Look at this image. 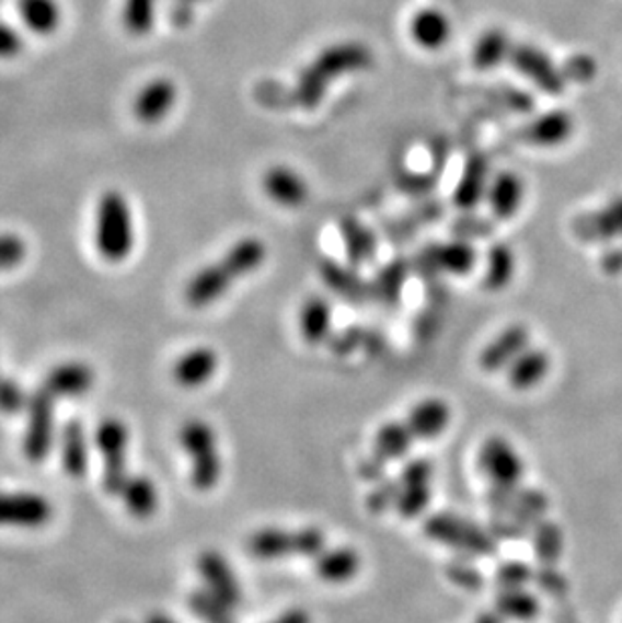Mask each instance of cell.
<instances>
[{"label":"cell","instance_id":"cell-1","mask_svg":"<svg viewBox=\"0 0 622 623\" xmlns=\"http://www.w3.org/2000/svg\"><path fill=\"white\" fill-rule=\"evenodd\" d=\"M453 424V407L442 397H425L401 420L378 430L370 454L364 460L362 476L378 478L392 462L404 459L413 446L441 438Z\"/></svg>","mask_w":622,"mask_h":623},{"label":"cell","instance_id":"cell-2","mask_svg":"<svg viewBox=\"0 0 622 623\" xmlns=\"http://www.w3.org/2000/svg\"><path fill=\"white\" fill-rule=\"evenodd\" d=\"M375 65V51L362 41H337L318 53L310 64L301 67L293 88L291 100L299 109H318L327 91L346 77L364 73Z\"/></svg>","mask_w":622,"mask_h":623},{"label":"cell","instance_id":"cell-3","mask_svg":"<svg viewBox=\"0 0 622 623\" xmlns=\"http://www.w3.org/2000/svg\"><path fill=\"white\" fill-rule=\"evenodd\" d=\"M269 258L267 242L260 236H243L231 244L224 255L198 268L184 287V299L193 309H207L219 303L233 289L234 282L255 275Z\"/></svg>","mask_w":622,"mask_h":623},{"label":"cell","instance_id":"cell-4","mask_svg":"<svg viewBox=\"0 0 622 623\" xmlns=\"http://www.w3.org/2000/svg\"><path fill=\"white\" fill-rule=\"evenodd\" d=\"M327 547V537L320 527H263L246 539V553L255 559H313Z\"/></svg>","mask_w":622,"mask_h":623},{"label":"cell","instance_id":"cell-5","mask_svg":"<svg viewBox=\"0 0 622 623\" xmlns=\"http://www.w3.org/2000/svg\"><path fill=\"white\" fill-rule=\"evenodd\" d=\"M178 442L191 459V484L200 493H210L221 483L222 464L219 434L207 420L193 418L181 426Z\"/></svg>","mask_w":622,"mask_h":623},{"label":"cell","instance_id":"cell-6","mask_svg":"<svg viewBox=\"0 0 622 623\" xmlns=\"http://www.w3.org/2000/svg\"><path fill=\"white\" fill-rule=\"evenodd\" d=\"M95 246L107 263H122L134 249L130 204L124 194L105 192L95 210Z\"/></svg>","mask_w":622,"mask_h":623},{"label":"cell","instance_id":"cell-7","mask_svg":"<svg viewBox=\"0 0 622 623\" xmlns=\"http://www.w3.org/2000/svg\"><path fill=\"white\" fill-rule=\"evenodd\" d=\"M480 471L492 483L495 495L518 491L526 476V462L518 448L504 436H489L480 448Z\"/></svg>","mask_w":622,"mask_h":623},{"label":"cell","instance_id":"cell-8","mask_svg":"<svg viewBox=\"0 0 622 623\" xmlns=\"http://www.w3.org/2000/svg\"><path fill=\"white\" fill-rule=\"evenodd\" d=\"M425 534L445 547L461 551L466 555H475V557H487L497 551L492 534L466 519L454 517L451 512L433 515L430 519H427Z\"/></svg>","mask_w":622,"mask_h":623},{"label":"cell","instance_id":"cell-9","mask_svg":"<svg viewBox=\"0 0 622 623\" xmlns=\"http://www.w3.org/2000/svg\"><path fill=\"white\" fill-rule=\"evenodd\" d=\"M128 445L130 432L128 426L117 418H107L95 430V448L104 460L102 484L105 493L117 495L130 478L128 474Z\"/></svg>","mask_w":622,"mask_h":623},{"label":"cell","instance_id":"cell-10","mask_svg":"<svg viewBox=\"0 0 622 623\" xmlns=\"http://www.w3.org/2000/svg\"><path fill=\"white\" fill-rule=\"evenodd\" d=\"M433 483H435V466L433 460L415 459L402 466L396 476L399 498L394 510L402 519L413 521L425 515L433 500Z\"/></svg>","mask_w":622,"mask_h":623},{"label":"cell","instance_id":"cell-11","mask_svg":"<svg viewBox=\"0 0 622 623\" xmlns=\"http://www.w3.org/2000/svg\"><path fill=\"white\" fill-rule=\"evenodd\" d=\"M261 191L277 208L299 210L310 203L311 186L298 168L272 164L261 174Z\"/></svg>","mask_w":622,"mask_h":623},{"label":"cell","instance_id":"cell-12","mask_svg":"<svg viewBox=\"0 0 622 623\" xmlns=\"http://www.w3.org/2000/svg\"><path fill=\"white\" fill-rule=\"evenodd\" d=\"M55 400L45 388L28 397L26 406L25 454L33 462L47 459L53 446V424H55Z\"/></svg>","mask_w":622,"mask_h":623},{"label":"cell","instance_id":"cell-13","mask_svg":"<svg viewBox=\"0 0 622 623\" xmlns=\"http://www.w3.org/2000/svg\"><path fill=\"white\" fill-rule=\"evenodd\" d=\"M196 572L203 581V589L221 599L222 603L237 610L243 603V586L234 573L233 565L219 551H203L196 559Z\"/></svg>","mask_w":622,"mask_h":623},{"label":"cell","instance_id":"cell-14","mask_svg":"<svg viewBox=\"0 0 622 623\" xmlns=\"http://www.w3.org/2000/svg\"><path fill=\"white\" fill-rule=\"evenodd\" d=\"M532 345V331L523 323H511L506 330L499 331L489 344L481 349L477 364L483 373L499 376L511 368L528 347Z\"/></svg>","mask_w":622,"mask_h":623},{"label":"cell","instance_id":"cell-15","mask_svg":"<svg viewBox=\"0 0 622 623\" xmlns=\"http://www.w3.org/2000/svg\"><path fill=\"white\" fill-rule=\"evenodd\" d=\"M509 64L514 65L519 76L526 77L538 90L544 91L548 95H557L564 90V76L550 59V55L535 45L530 43L516 45L509 57Z\"/></svg>","mask_w":622,"mask_h":623},{"label":"cell","instance_id":"cell-16","mask_svg":"<svg viewBox=\"0 0 622 623\" xmlns=\"http://www.w3.org/2000/svg\"><path fill=\"white\" fill-rule=\"evenodd\" d=\"M53 519L51 503L33 493H0V527L39 529Z\"/></svg>","mask_w":622,"mask_h":623},{"label":"cell","instance_id":"cell-17","mask_svg":"<svg viewBox=\"0 0 622 623\" xmlns=\"http://www.w3.org/2000/svg\"><path fill=\"white\" fill-rule=\"evenodd\" d=\"M408 37L421 51H442L453 38V21L439 7H423L408 21Z\"/></svg>","mask_w":622,"mask_h":623},{"label":"cell","instance_id":"cell-18","mask_svg":"<svg viewBox=\"0 0 622 623\" xmlns=\"http://www.w3.org/2000/svg\"><path fill=\"white\" fill-rule=\"evenodd\" d=\"M313 572L327 586H346L362 573L364 559L360 551L352 545L325 547L313 557Z\"/></svg>","mask_w":622,"mask_h":623},{"label":"cell","instance_id":"cell-19","mask_svg":"<svg viewBox=\"0 0 622 623\" xmlns=\"http://www.w3.org/2000/svg\"><path fill=\"white\" fill-rule=\"evenodd\" d=\"M219 366H221L219 354L208 345H198L176 359L172 368V378L184 390H198L217 376Z\"/></svg>","mask_w":622,"mask_h":623},{"label":"cell","instance_id":"cell-20","mask_svg":"<svg viewBox=\"0 0 622 623\" xmlns=\"http://www.w3.org/2000/svg\"><path fill=\"white\" fill-rule=\"evenodd\" d=\"M178 102V88L169 77H158L143 85L134 102V115L142 124H158L174 109Z\"/></svg>","mask_w":622,"mask_h":623},{"label":"cell","instance_id":"cell-21","mask_svg":"<svg viewBox=\"0 0 622 623\" xmlns=\"http://www.w3.org/2000/svg\"><path fill=\"white\" fill-rule=\"evenodd\" d=\"M485 200L489 204L493 217L499 220L518 217L526 203V182L518 172L502 170L492 176Z\"/></svg>","mask_w":622,"mask_h":623},{"label":"cell","instance_id":"cell-22","mask_svg":"<svg viewBox=\"0 0 622 623\" xmlns=\"http://www.w3.org/2000/svg\"><path fill=\"white\" fill-rule=\"evenodd\" d=\"M552 371V357L544 347L530 345L507 369V383L516 392H532L544 383Z\"/></svg>","mask_w":622,"mask_h":623},{"label":"cell","instance_id":"cell-23","mask_svg":"<svg viewBox=\"0 0 622 623\" xmlns=\"http://www.w3.org/2000/svg\"><path fill=\"white\" fill-rule=\"evenodd\" d=\"M334 309L322 295H311L299 309V333L308 345H322L332 337Z\"/></svg>","mask_w":622,"mask_h":623},{"label":"cell","instance_id":"cell-24","mask_svg":"<svg viewBox=\"0 0 622 623\" xmlns=\"http://www.w3.org/2000/svg\"><path fill=\"white\" fill-rule=\"evenodd\" d=\"M489 182H492V174H489L487 160L481 155H473L466 162L463 172H461V178L454 186L453 200L457 208L471 210L481 200H485L487 191H489Z\"/></svg>","mask_w":622,"mask_h":623},{"label":"cell","instance_id":"cell-25","mask_svg":"<svg viewBox=\"0 0 622 623\" xmlns=\"http://www.w3.org/2000/svg\"><path fill=\"white\" fill-rule=\"evenodd\" d=\"M95 382V373L90 366L71 361L64 364L49 371V376L45 378L43 388L53 395V397H79V395L88 394Z\"/></svg>","mask_w":622,"mask_h":623},{"label":"cell","instance_id":"cell-26","mask_svg":"<svg viewBox=\"0 0 622 623\" xmlns=\"http://www.w3.org/2000/svg\"><path fill=\"white\" fill-rule=\"evenodd\" d=\"M514 47L516 45L507 35V31L502 26H493L481 33L480 38L475 41L471 51V64L480 71H493L504 64H509Z\"/></svg>","mask_w":622,"mask_h":623},{"label":"cell","instance_id":"cell-27","mask_svg":"<svg viewBox=\"0 0 622 623\" xmlns=\"http://www.w3.org/2000/svg\"><path fill=\"white\" fill-rule=\"evenodd\" d=\"M572 129L574 126L571 115L556 109L538 115L533 122H530L523 129V140L538 148H556L571 138Z\"/></svg>","mask_w":622,"mask_h":623},{"label":"cell","instance_id":"cell-28","mask_svg":"<svg viewBox=\"0 0 622 623\" xmlns=\"http://www.w3.org/2000/svg\"><path fill=\"white\" fill-rule=\"evenodd\" d=\"M427 256L433 267L454 277H465L477 265V251L469 242L459 239L435 244Z\"/></svg>","mask_w":622,"mask_h":623},{"label":"cell","instance_id":"cell-29","mask_svg":"<svg viewBox=\"0 0 622 623\" xmlns=\"http://www.w3.org/2000/svg\"><path fill=\"white\" fill-rule=\"evenodd\" d=\"M518 258L514 249L506 242H497L487 251L485 270H483V287L492 293H499L516 279Z\"/></svg>","mask_w":622,"mask_h":623},{"label":"cell","instance_id":"cell-30","mask_svg":"<svg viewBox=\"0 0 622 623\" xmlns=\"http://www.w3.org/2000/svg\"><path fill=\"white\" fill-rule=\"evenodd\" d=\"M339 234H342L344 251H346L352 267L366 265L377 255V236L360 220L344 218L339 222Z\"/></svg>","mask_w":622,"mask_h":623},{"label":"cell","instance_id":"cell-31","mask_svg":"<svg viewBox=\"0 0 622 623\" xmlns=\"http://www.w3.org/2000/svg\"><path fill=\"white\" fill-rule=\"evenodd\" d=\"M61 460L69 476L81 478L90 466V446L81 422H67L61 430Z\"/></svg>","mask_w":622,"mask_h":623},{"label":"cell","instance_id":"cell-32","mask_svg":"<svg viewBox=\"0 0 622 623\" xmlns=\"http://www.w3.org/2000/svg\"><path fill=\"white\" fill-rule=\"evenodd\" d=\"M16 13L23 25L41 37L55 33L64 16L57 0H16Z\"/></svg>","mask_w":622,"mask_h":623},{"label":"cell","instance_id":"cell-33","mask_svg":"<svg viewBox=\"0 0 622 623\" xmlns=\"http://www.w3.org/2000/svg\"><path fill=\"white\" fill-rule=\"evenodd\" d=\"M119 496L131 517L140 521L154 517L158 505H160V495H158L156 484L142 474L130 476L124 484Z\"/></svg>","mask_w":622,"mask_h":623},{"label":"cell","instance_id":"cell-34","mask_svg":"<svg viewBox=\"0 0 622 623\" xmlns=\"http://www.w3.org/2000/svg\"><path fill=\"white\" fill-rule=\"evenodd\" d=\"M322 277L330 285L332 291H336L342 297H348L352 301H362L372 293V289L366 287L362 280L356 277L354 268H344L334 261H327L322 267Z\"/></svg>","mask_w":622,"mask_h":623},{"label":"cell","instance_id":"cell-35","mask_svg":"<svg viewBox=\"0 0 622 623\" xmlns=\"http://www.w3.org/2000/svg\"><path fill=\"white\" fill-rule=\"evenodd\" d=\"M497 610L511 620L532 622L540 611V603L535 596L526 591L523 587H514L502 591V596L497 598Z\"/></svg>","mask_w":622,"mask_h":623},{"label":"cell","instance_id":"cell-36","mask_svg":"<svg viewBox=\"0 0 622 623\" xmlns=\"http://www.w3.org/2000/svg\"><path fill=\"white\" fill-rule=\"evenodd\" d=\"M188 605L203 623H237L233 608L222 603L221 599L215 598L203 587L193 591V596L188 598Z\"/></svg>","mask_w":622,"mask_h":623},{"label":"cell","instance_id":"cell-37","mask_svg":"<svg viewBox=\"0 0 622 623\" xmlns=\"http://www.w3.org/2000/svg\"><path fill=\"white\" fill-rule=\"evenodd\" d=\"M158 0H126L124 25L134 37H146L154 31Z\"/></svg>","mask_w":622,"mask_h":623},{"label":"cell","instance_id":"cell-38","mask_svg":"<svg viewBox=\"0 0 622 623\" xmlns=\"http://www.w3.org/2000/svg\"><path fill=\"white\" fill-rule=\"evenodd\" d=\"M562 531L554 522L544 521L538 524L535 529V539H533V549L535 555L544 563H554L562 553Z\"/></svg>","mask_w":622,"mask_h":623},{"label":"cell","instance_id":"cell-39","mask_svg":"<svg viewBox=\"0 0 622 623\" xmlns=\"http://www.w3.org/2000/svg\"><path fill=\"white\" fill-rule=\"evenodd\" d=\"M28 397L31 394H26L19 383L0 376V412L19 414L28 406Z\"/></svg>","mask_w":622,"mask_h":623},{"label":"cell","instance_id":"cell-40","mask_svg":"<svg viewBox=\"0 0 622 623\" xmlns=\"http://www.w3.org/2000/svg\"><path fill=\"white\" fill-rule=\"evenodd\" d=\"M402 285H404V268L392 267L384 268L380 279L370 287L372 293L380 297L384 303H392L399 299V295L402 291Z\"/></svg>","mask_w":622,"mask_h":623},{"label":"cell","instance_id":"cell-41","mask_svg":"<svg viewBox=\"0 0 622 623\" xmlns=\"http://www.w3.org/2000/svg\"><path fill=\"white\" fill-rule=\"evenodd\" d=\"M26 256V244L16 234H0V270L19 267Z\"/></svg>","mask_w":622,"mask_h":623},{"label":"cell","instance_id":"cell-42","mask_svg":"<svg viewBox=\"0 0 622 623\" xmlns=\"http://www.w3.org/2000/svg\"><path fill=\"white\" fill-rule=\"evenodd\" d=\"M532 579V569L523 563L511 561L497 569V584L504 589H514V587H523Z\"/></svg>","mask_w":622,"mask_h":623},{"label":"cell","instance_id":"cell-43","mask_svg":"<svg viewBox=\"0 0 622 623\" xmlns=\"http://www.w3.org/2000/svg\"><path fill=\"white\" fill-rule=\"evenodd\" d=\"M23 51L21 33L9 23L0 21V59H11Z\"/></svg>","mask_w":622,"mask_h":623},{"label":"cell","instance_id":"cell-44","mask_svg":"<svg viewBox=\"0 0 622 623\" xmlns=\"http://www.w3.org/2000/svg\"><path fill=\"white\" fill-rule=\"evenodd\" d=\"M196 2H207V0H174V7H172L174 25L184 26L191 23L193 7H195Z\"/></svg>","mask_w":622,"mask_h":623},{"label":"cell","instance_id":"cell-45","mask_svg":"<svg viewBox=\"0 0 622 623\" xmlns=\"http://www.w3.org/2000/svg\"><path fill=\"white\" fill-rule=\"evenodd\" d=\"M267 623H313V618L306 608H289V610L281 611L279 615H275Z\"/></svg>","mask_w":622,"mask_h":623},{"label":"cell","instance_id":"cell-46","mask_svg":"<svg viewBox=\"0 0 622 623\" xmlns=\"http://www.w3.org/2000/svg\"><path fill=\"white\" fill-rule=\"evenodd\" d=\"M146 623H178L176 620H172L170 615H164V613H152Z\"/></svg>","mask_w":622,"mask_h":623}]
</instances>
